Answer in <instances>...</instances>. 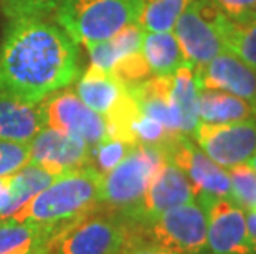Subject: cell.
I'll list each match as a JSON object with an SVG mask.
<instances>
[{"mask_svg":"<svg viewBox=\"0 0 256 254\" xmlns=\"http://www.w3.org/2000/svg\"><path fill=\"white\" fill-rule=\"evenodd\" d=\"M198 121L206 124L242 122L256 119V106L225 91L200 89Z\"/></svg>","mask_w":256,"mask_h":254,"instance_id":"obj_18","label":"cell"},{"mask_svg":"<svg viewBox=\"0 0 256 254\" xmlns=\"http://www.w3.org/2000/svg\"><path fill=\"white\" fill-rule=\"evenodd\" d=\"M246 164H248L250 167H252L253 170H256V152H254V154L252 155V159H250V160L246 162Z\"/></svg>","mask_w":256,"mask_h":254,"instance_id":"obj_36","label":"cell"},{"mask_svg":"<svg viewBox=\"0 0 256 254\" xmlns=\"http://www.w3.org/2000/svg\"><path fill=\"white\" fill-rule=\"evenodd\" d=\"M195 144L223 169L246 164L256 152V119L242 122H198L190 134Z\"/></svg>","mask_w":256,"mask_h":254,"instance_id":"obj_9","label":"cell"},{"mask_svg":"<svg viewBox=\"0 0 256 254\" xmlns=\"http://www.w3.org/2000/svg\"><path fill=\"white\" fill-rule=\"evenodd\" d=\"M10 177H0V220L4 218V213L10 203Z\"/></svg>","mask_w":256,"mask_h":254,"instance_id":"obj_34","label":"cell"},{"mask_svg":"<svg viewBox=\"0 0 256 254\" xmlns=\"http://www.w3.org/2000/svg\"><path fill=\"white\" fill-rule=\"evenodd\" d=\"M246 228H248V235L252 238V241L256 243V210L246 212Z\"/></svg>","mask_w":256,"mask_h":254,"instance_id":"obj_35","label":"cell"},{"mask_svg":"<svg viewBox=\"0 0 256 254\" xmlns=\"http://www.w3.org/2000/svg\"><path fill=\"white\" fill-rule=\"evenodd\" d=\"M55 178L56 175L34 164L25 165L24 169L15 172L10 177V203L5 210L2 220L10 218L12 215L17 213L25 203H28L43 188L50 185Z\"/></svg>","mask_w":256,"mask_h":254,"instance_id":"obj_23","label":"cell"},{"mask_svg":"<svg viewBox=\"0 0 256 254\" xmlns=\"http://www.w3.org/2000/svg\"><path fill=\"white\" fill-rule=\"evenodd\" d=\"M132 136L136 144L160 145L170 136H176V134L167 132V129L160 122L154 121V119L139 114V117L132 124Z\"/></svg>","mask_w":256,"mask_h":254,"instance_id":"obj_31","label":"cell"},{"mask_svg":"<svg viewBox=\"0 0 256 254\" xmlns=\"http://www.w3.org/2000/svg\"><path fill=\"white\" fill-rule=\"evenodd\" d=\"M28 144L30 164L56 177L91 165V145L72 134L42 127Z\"/></svg>","mask_w":256,"mask_h":254,"instance_id":"obj_13","label":"cell"},{"mask_svg":"<svg viewBox=\"0 0 256 254\" xmlns=\"http://www.w3.org/2000/svg\"><path fill=\"white\" fill-rule=\"evenodd\" d=\"M60 228V226H58ZM56 228L15 220H0V254L45 251Z\"/></svg>","mask_w":256,"mask_h":254,"instance_id":"obj_20","label":"cell"},{"mask_svg":"<svg viewBox=\"0 0 256 254\" xmlns=\"http://www.w3.org/2000/svg\"><path fill=\"white\" fill-rule=\"evenodd\" d=\"M132 228L116 213L94 210L62 225L45 248L46 254H119Z\"/></svg>","mask_w":256,"mask_h":254,"instance_id":"obj_4","label":"cell"},{"mask_svg":"<svg viewBox=\"0 0 256 254\" xmlns=\"http://www.w3.org/2000/svg\"><path fill=\"white\" fill-rule=\"evenodd\" d=\"M62 0H2L4 13L10 21L22 18H46Z\"/></svg>","mask_w":256,"mask_h":254,"instance_id":"obj_28","label":"cell"},{"mask_svg":"<svg viewBox=\"0 0 256 254\" xmlns=\"http://www.w3.org/2000/svg\"><path fill=\"white\" fill-rule=\"evenodd\" d=\"M132 233L182 254H208L206 212L197 200L166 210L149 223L132 228Z\"/></svg>","mask_w":256,"mask_h":254,"instance_id":"obj_6","label":"cell"},{"mask_svg":"<svg viewBox=\"0 0 256 254\" xmlns=\"http://www.w3.org/2000/svg\"><path fill=\"white\" fill-rule=\"evenodd\" d=\"M45 127L40 104H28L0 91V140L30 142Z\"/></svg>","mask_w":256,"mask_h":254,"instance_id":"obj_17","label":"cell"},{"mask_svg":"<svg viewBox=\"0 0 256 254\" xmlns=\"http://www.w3.org/2000/svg\"><path fill=\"white\" fill-rule=\"evenodd\" d=\"M159 147L166 159L187 175L198 203L208 198H230L232 185L228 170L215 164L185 134L170 136Z\"/></svg>","mask_w":256,"mask_h":254,"instance_id":"obj_8","label":"cell"},{"mask_svg":"<svg viewBox=\"0 0 256 254\" xmlns=\"http://www.w3.org/2000/svg\"><path fill=\"white\" fill-rule=\"evenodd\" d=\"M218 28L225 50L256 69V20L233 21L222 15Z\"/></svg>","mask_w":256,"mask_h":254,"instance_id":"obj_24","label":"cell"},{"mask_svg":"<svg viewBox=\"0 0 256 254\" xmlns=\"http://www.w3.org/2000/svg\"><path fill=\"white\" fill-rule=\"evenodd\" d=\"M20 254H46L45 251H34V253H20Z\"/></svg>","mask_w":256,"mask_h":254,"instance_id":"obj_37","label":"cell"},{"mask_svg":"<svg viewBox=\"0 0 256 254\" xmlns=\"http://www.w3.org/2000/svg\"><path fill=\"white\" fill-rule=\"evenodd\" d=\"M226 170L232 185L230 200L244 212L256 210V170L248 164H240Z\"/></svg>","mask_w":256,"mask_h":254,"instance_id":"obj_26","label":"cell"},{"mask_svg":"<svg viewBox=\"0 0 256 254\" xmlns=\"http://www.w3.org/2000/svg\"><path fill=\"white\" fill-rule=\"evenodd\" d=\"M140 38H142V30L138 25H129L111 38L88 43L84 48L90 53L92 66H98L110 73L122 56L139 51Z\"/></svg>","mask_w":256,"mask_h":254,"instance_id":"obj_22","label":"cell"},{"mask_svg":"<svg viewBox=\"0 0 256 254\" xmlns=\"http://www.w3.org/2000/svg\"><path fill=\"white\" fill-rule=\"evenodd\" d=\"M110 73L126 86L138 84L140 81L152 76L149 64L146 63V59L140 51H134V53H129L126 56H122L114 64Z\"/></svg>","mask_w":256,"mask_h":254,"instance_id":"obj_29","label":"cell"},{"mask_svg":"<svg viewBox=\"0 0 256 254\" xmlns=\"http://www.w3.org/2000/svg\"><path fill=\"white\" fill-rule=\"evenodd\" d=\"M200 89L225 91L256 106V69L230 51H222L205 66L194 68Z\"/></svg>","mask_w":256,"mask_h":254,"instance_id":"obj_14","label":"cell"},{"mask_svg":"<svg viewBox=\"0 0 256 254\" xmlns=\"http://www.w3.org/2000/svg\"><path fill=\"white\" fill-rule=\"evenodd\" d=\"M76 94L86 106L106 121L118 117L134 106V96L126 84L104 69L91 66L86 69L76 84Z\"/></svg>","mask_w":256,"mask_h":254,"instance_id":"obj_15","label":"cell"},{"mask_svg":"<svg viewBox=\"0 0 256 254\" xmlns=\"http://www.w3.org/2000/svg\"><path fill=\"white\" fill-rule=\"evenodd\" d=\"M198 93L200 86L195 69L182 64L170 74V96L182 119V134H192L198 121Z\"/></svg>","mask_w":256,"mask_h":254,"instance_id":"obj_21","label":"cell"},{"mask_svg":"<svg viewBox=\"0 0 256 254\" xmlns=\"http://www.w3.org/2000/svg\"><path fill=\"white\" fill-rule=\"evenodd\" d=\"M40 107L45 127L72 134L91 147L110 137L106 119L90 109L73 91L53 93L40 102Z\"/></svg>","mask_w":256,"mask_h":254,"instance_id":"obj_10","label":"cell"},{"mask_svg":"<svg viewBox=\"0 0 256 254\" xmlns=\"http://www.w3.org/2000/svg\"><path fill=\"white\" fill-rule=\"evenodd\" d=\"M132 147V144L108 137L101 140L100 144H96L94 147H91V165L104 175L112 170L130 152Z\"/></svg>","mask_w":256,"mask_h":254,"instance_id":"obj_27","label":"cell"},{"mask_svg":"<svg viewBox=\"0 0 256 254\" xmlns=\"http://www.w3.org/2000/svg\"><path fill=\"white\" fill-rule=\"evenodd\" d=\"M119 254H182V253L172 251L168 248L156 245V243L132 233L126 241V245L122 246V250L119 251Z\"/></svg>","mask_w":256,"mask_h":254,"instance_id":"obj_33","label":"cell"},{"mask_svg":"<svg viewBox=\"0 0 256 254\" xmlns=\"http://www.w3.org/2000/svg\"><path fill=\"white\" fill-rule=\"evenodd\" d=\"M101 180L102 174L92 165L58 175L8 220L58 228L96 210L100 205Z\"/></svg>","mask_w":256,"mask_h":254,"instance_id":"obj_2","label":"cell"},{"mask_svg":"<svg viewBox=\"0 0 256 254\" xmlns=\"http://www.w3.org/2000/svg\"><path fill=\"white\" fill-rule=\"evenodd\" d=\"M192 200H195V195L187 175L166 159L152 177L142 200L128 213H124L122 218L130 225V228H139L166 210Z\"/></svg>","mask_w":256,"mask_h":254,"instance_id":"obj_12","label":"cell"},{"mask_svg":"<svg viewBox=\"0 0 256 254\" xmlns=\"http://www.w3.org/2000/svg\"><path fill=\"white\" fill-rule=\"evenodd\" d=\"M194 0H142L138 25L142 31H172L184 10Z\"/></svg>","mask_w":256,"mask_h":254,"instance_id":"obj_25","label":"cell"},{"mask_svg":"<svg viewBox=\"0 0 256 254\" xmlns=\"http://www.w3.org/2000/svg\"><path fill=\"white\" fill-rule=\"evenodd\" d=\"M30 164V144L0 140V177L14 175Z\"/></svg>","mask_w":256,"mask_h":254,"instance_id":"obj_30","label":"cell"},{"mask_svg":"<svg viewBox=\"0 0 256 254\" xmlns=\"http://www.w3.org/2000/svg\"><path fill=\"white\" fill-rule=\"evenodd\" d=\"M222 15L212 0H194L176 21L172 33L188 66L202 68L225 51L218 28Z\"/></svg>","mask_w":256,"mask_h":254,"instance_id":"obj_7","label":"cell"},{"mask_svg":"<svg viewBox=\"0 0 256 254\" xmlns=\"http://www.w3.org/2000/svg\"><path fill=\"white\" fill-rule=\"evenodd\" d=\"M139 51L156 76H168L182 64H187L172 31H142Z\"/></svg>","mask_w":256,"mask_h":254,"instance_id":"obj_19","label":"cell"},{"mask_svg":"<svg viewBox=\"0 0 256 254\" xmlns=\"http://www.w3.org/2000/svg\"><path fill=\"white\" fill-rule=\"evenodd\" d=\"M80 74L76 43L58 23L46 18L10 21L0 45V91L40 104L68 88Z\"/></svg>","mask_w":256,"mask_h":254,"instance_id":"obj_1","label":"cell"},{"mask_svg":"<svg viewBox=\"0 0 256 254\" xmlns=\"http://www.w3.org/2000/svg\"><path fill=\"white\" fill-rule=\"evenodd\" d=\"M206 212L208 254H256V243L246 228V212L230 198H208L200 203Z\"/></svg>","mask_w":256,"mask_h":254,"instance_id":"obj_11","label":"cell"},{"mask_svg":"<svg viewBox=\"0 0 256 254\" xmlns=\"http://www.w3.org/2000/svg\"><path fill=\"white\" fill-rule=\"evenodd\" d=\"M139 106L140 114L160 122L170 134H182V119L170 96V74L156 76L128 86Z\"/></svg>","mask_w":256,"mask_h":254,"instance_id":"obj_16","label":"cell"},{"mask_svg":"<svg viewBox=\"0 0 256 254\" xmlns=\"http://www.w3.org/2000/svg\"><path fill=\"white\" fill-rule=\"evenodd\" d=\"M142 0H62L56 23L76 43L102 41L138 23Z\"/></svg>","mask_w":256,"mask_h":254,"instance_id":"obj_3","label":"cell"},{"mask_svg":"<svg viewBox=\"0 0 256 254\" xmlns=\"http://www.w3.org/2000/svg\"><path fill=\"white\" fill-rule=\"evenodd\" d=\"M215 7L233 21L256 20V0H212Z\"/></svg>","mask_w":256,"mask_h":254,"instance_id":"obj_32","label":"cell"},{"mask_svg":"<svg viewBox=\"0 0 256 254\" xmlns=\"http://www.w3.org/2000/svg\"><path fill=\"white\" fill-rule=\"evenodd\" d=\"M164 160L159 145L136 144L112 170L102 175L100 205L119 216L128 213L142 200L152 177Z\"/></svg>","mask_w":256,"mask_h":254,"instance_id":"obj_5","label":"cell"}]
</instances>
